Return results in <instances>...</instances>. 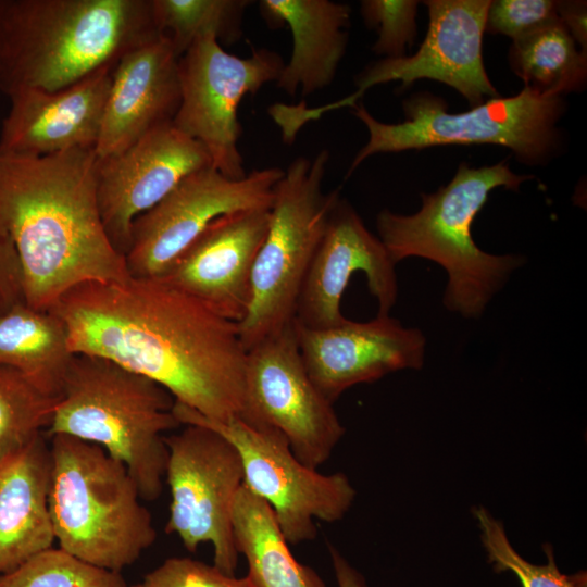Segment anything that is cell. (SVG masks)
Here are the masks:
<instances>
[{"mask_svg": "<svg viewBox=\"0 0 587 587\" xmlns=\"http://www.w3.org/2000/svg\"><path fill=\"white\" fill-rule=\"evenodd\" d=\"M50 311L64 323L74 354L146 376L210 420L243 416L248 351L238 323L161 279L84 283Z\"/></svg>", "mask_w": 587, "mask_h": 587, "instance_id": "obj_1", "label": "cell"}, {"mask_svg": "<svg viewBox=\"0 0 587 587\" xmlns=\"http://www.w3.org/2000/svg\"><path fill=\"white\" fill-rule=\"evenodd\" d=\"M97 159L93 148L37 158L0 153V236L15 248L33 309L50 310L84 283L132 277L100 216Z\"/></svg>", "mask_w": 587, "mask_h": 587, "instance_id": "obj_2", "label": "cell"}, {"mask_svg": "<svg viewBox=\"0 0 587 587\" xmlns=\"http://www.w3.org/2000/svg\"><path fill=\"white\" fill-rule=\"evenodd\" d=\"M160 35L151 0H0L1 92L63 89Z\"/></svg>", "mask_w": 587, "mask_h": 587, "instance_id": "obj_3", "label": "cell"}, {"mask_svg": "<svg viewBox=\"0 0 587 587\" xmlns=\"http://www.w3.org/2000/svg\"><path fill=\"white\" fill-rule=\"evenodd\" d=\"M530 178L513 173L505 161L483 167L461 163L446 186L422 195L416 213L380 211L376 218L378 238L395 263L419 257L440 265L448 275L444 305L466 319H477L525 260L483 251L472 237L473 221L491 190H517Z\"/></svg>", "mask_w": 587, "mask_h": 587, "instance_id": "obj_4", "label": "cell"}, {"mask_svg": "<svg viewBox=\"0 0 587 587\" xmlns=\"http://www.w3.org/2000/svg\"><path fill=\"white\" fill-rule=\"evenodd\" d=\"M162 386L104 358L74 354L46 433L101 447L136 482L141 499L160 497L168 450L164 433L182 424Z\"/></svg>", "mask_w": 587, "mask_h": 587, "instance_id": "obj_5", "label": "cell"}, {"mask_svg": "<svg viewBox=\"0 0 587 587\" xmlns=\"http://www.w3.org/2000/svg\"><path fill=\"white\" fill-rule=\"evenodd\" d=\"M49 447V512L59 548L115 572L132 565L157 530L128 470L72 436H51Z\"/></svg>", "mask_w": 587, "mask_h": 587, "instance_id": "obj_6", "label": "cell"}, {"mask_svg": "<svg viewBox=\"0 0 587 587\" xmlns=\"http://www.w3.org/2000/svg\"><path fill=\"white\" fill-rule=\"evenodd\" d=\"M353 114L367 128L369 140L357 153L348 176L369 157L447 145H499L520 162L548 161L559 146L557 122L564 111L562 96L529 87L515 96L492 98L462 113H449L441 98L423 91L402 103L404 121H377L363 104Z\"/></svg>", "mask_w": 587, "mask_h": 587, "instance_id": "obj_7", "label": "cell"}, {"mask_svg": "<svg viewBox=\"0 0 587 587\" xmlns=\"http://www.w3.org/2000/svg\"><path fill=\"white\" fill-rule=\"evenodd\" d=\"M327 150L295 159L277 183L270 223L251 274V297L238 323L248 351L296 319L300 290L324 234L338 190L323 191Z\"/></svg>", "mask_w": 587, "mask_h": 587, "instance_id": "obj_8", "label": "cell"}, {"mask_svg": "<svg viewBox=\"0 0 587 587\" xmlns=\"http://www.w3.org/2000/svg\"><path fill=\"white\" fill-rule=\"evenodd\" d=\"M173 413L182 425L209 427L235 446L242 462L243 485L270 505L288 544L313 540L315 520L333 523L351 508L355 490L349 478L304 465L278 430L240 417L210 420L178 402Z\"/></svg>", "mask_w": 587, "mask_h": 587, "instance_id": "obj_9", "label": "cell"}, {"mask_svg": "<svg viewBox=\"0 0 587 587\" xmlns=\"http://www.w3.org/2000/svg\"><path fill=\"white\" fill-rule=\"evenodd\" d=\"M165 436L168 450L165 482L170 489L167 534L176 535L186 550L201 544L213 547V565L235 575L238 564L232 513L243 484V467L235 446L202 425H184Z\"/></svg>", "mask_w": 587, "mask_h": 587, "instance_id": "obj_10", "label": "cell"}, {"mask_svg": "<svg viewBox=\"0 0 587 587\" xmlns=\"http://www.w3.org/2000/svg\"><path fill=\"white\" fill-rule=\"evenodd\" d=\"M285 63L268 49L241 58L225 51L213 36L196 40L179 58L180 102L173 124L198 140L212 166L230 179L247 173L238 149V107L248 93L278 79Z\"/></svg>", "mask_w": 587, "mask_h": 587, "instance_id": "obj_11", "label": "cell"}, {"mask_svg": "<svg viewBox=\"0 0 587 587\" xmlns=\"http://www.w3.org/2000/svg\"><path fill=\"white\" fill-rule=\"evenodd\" d=\"M284 170H254L230 179L214 167L185 177L132 223L125 262L133 278H159L217 217L243 210L271 209Z\"/></svg>", "mask_w": 587, "mask_h": 587, "instance_id": "obj_12", "label": "cell"}, {"mask_svg": "<svg viewBox=\"0 0 587 587\" xmlns=\"http://www.w3.org/2000/svg\"><path fill=\"white\" fill-rule=\"evenodd\" d=\"M248 423L272 427L295 457L316 470L345 434L330 402L311 380L300 355L295 321L247 352Z\"/></svg>", "mask_w": 587, "mask_h": 587, "instance_id": "obj_13", "label": "cell"}, {"mask_svg": "<svg viewBox=\"0 0 587 587\" xmlns=\"http://www.w3.org/2000/svg\"><path fill=\"white\" fill-rule=\"evenodd\" d=\"M429 23L426 36L413 55L384 58L357 76V91L341 99L353 107L371 87L400 82L408 87L428 78L446 84L471 108L486 98L500 97L491 84L483 61V35L490 0H428Z\"/></svg>", "mask_w": 587, "mask_h": 587, "instance_id": "obj_14", "label": "cell"}, {"mask_svg": "<svg viewBox=\"0 0 587 587\" xmlns=\"http://www.w3.org/2000/svg\"><path fill=\"white\" fill-rule=\"evenodd\" d=\"M210 166L205 148L173 122L151 129L115 154L98 158V205L115 249L125 255L135 217L163 199L185 177Z\"/></svg>", "mask_w": 587, "mask_h": 587, "instance_id": "obj_15", "label": "cell"}, {"mask_svg": "<svg viewBox=\"0 0 587 587\" xmlns=\"http://www.w3.org/2000/svg\"><path fill=\"white\" fill-rule=\"evenodd\" d=\"M396 263L352 205L340 197L335 202L324 234L304 277L296 321L308 328L344 323L341 297L351 276L363 272L378 303V315H388L398 295Z\"/></svg>", "mask_w": 587, "mask_h": 587, "instance_id": "obj_16", "label": "cell"}, {"mask_svg": "<svg viewBox=\"0 0 587 587\" xmlns=\"http://www.w3.org/2000/svg\"><path fill=\"white\" fill-rule=\"evenodd\" d=\"M298 347L304 367L317 389L334 401L350 387L373 383L389 373L420 370L426 338L388 315L369 322L308 328L295 320Z\"/></svg>", "mask_w": 587, "mask_h": 587, "instance_id": "obj_17", "label": "cell"}, {"mask_svg": "<svg viewBox=\"0 0 587 587\" xmlns=\"http://www.w3.org/2000/svg\"><path fill=\"white\" fill-rule=\"evenodd\" d=\"M268 223L270 209L217 217L159 279L239 323L249 308L252 268Z\"/></svg>", "mask_w": 587, "mask_h": 587, "instance_id": "obj_18", "label": "cell"}, {"mask_svg": "<svg viewBox=\"0 0 587 587\" xmlns=\"http://www.w3.org/2000/svg\"><path fill=\"white\" fill-rule=\"evenodd\" d=\"M113 68H101L59 90L20 88L10 92L0 153L37 158L95 149Z\"/></svg>", "mask_w": 587, "mask_h": 587, "instance_id": "obj_19", "label": "cell"}, {"mask_svg": "<svg viewBox=\"0 0 587 587\" xmlns=\"http://www.w3.org/2000/svg\"><path fill=\"white\" fill-rule=\"evenodd\" d=\"M179 58L162 34L125 53L112 71L95 152L115 154L173 122L180 102Z\"/></svg>", "mask_w": 587, "mask_h": 587, "instance_id": "obj_20", "label": "cell"}, {"mask_svg": "<svg viewBox=\"0 0 587 587\" xmlns=\"http://www.w3.org/2000/svg\"><path fill=\"white\" fill-rule=\"evenodd\" d=\"M50 471L43 435L0 460V577L53 547Z\"/></svg>", "mask_w": 587, "mask_h": 587, "instance_id": "obj_21", "label": "cell"}, {"mask_svg": "<svg viewBox=\"0 0 587 587\" xmlns=\"http://www.w3.org/2000/svg\"><path fill=\"white\" fill-rule=\"evenodd\" d=\"M259 8L267 24H286L292 36L277 87L294 97L330 85L346 51L350 7L329 0H262Z\"/></svg>", "mask_w": 587, "mask_h": 587, "instance_id": "obj_22", "label": "cell"}, {"mask_svg": "<svg viewBox=\"0 0 587 587\" xmlns=\"http://www.w3.org/2000/svg\"><path fill=\"white\" fill-rule=\"evenodd\" d=\"M73 357L67 329L52 311L21 302L0 314V365L18 371L43 394L60 397Z\"/></svg>", "mask_w": 587, "mask_h": 587, "instance_id": "obj_23", "label": "cell"}, {"mask_svg": "<svg viewBox=\"0 0 587 587\" xmlns=\"http://www.w3.org/2000/svg\"><path fill=\"white\" fill-rule=\"evenodd\" d=\"M232 525L253 587H326L312 567L296 560L270 505L243 484L235 497Z\"/></svg>", "mask_w": 587, "mask_h": 587, "instance_id": "obj_24", "label": "cell"}, {"mask_svg": "<svg viewBox=\"0 0 587 587\" xmlns=\"http://www.w3.org/2000/svg\"><path fill=\"white\" fill-rule=\"evenodd\" d=\"M509 60L524 86L544 95L562 96L586 82L587 53L560 20L513 40Z\"/></svg>", "mask_w": 587, "mask_h": 587, "instance_id": "obj_25", "label": "cell"}, {"mask_svg": "<svg viewBox=\"0 0 587 587\" xmlns=\"http://www.w3.org/2000/svg\"><path fill=\"white\" fill-rule=\"evenodd\" d=\"M249 0H151L158 29L170 37L180 58L198 39L213 36L230 45L242 35Z\"/></svg>", "mask_w": 587, "mask_h": 587, "instance_id": "obj_26", "label": "cell"}, {"mask_svg": "<svg viewBox=\"0 0 587 587\" xmlns=\"http://www.w3.org/2000/svg\"><path fill=\"white\" fill-rule=\"evenodd\" d=\"M58 399L40 391L18 371L0 365V460L47 430Z\"/></svg>", "mask_w": 587, "mask_h": 587, "instance_id": "obj_27", "label": "cell"}, {"mask_svg": "<svg viewBox=\"0 0 587 587\" xmlns=\"http://www.w3.org/2000/svg\"><path fill=\"white\" fill-rule=\"evenodd\" d=\"M473 514L480 529V538L487 560L497 573L512 572L522 587H587V574L560 572L551 545L545 544L546 563L534 564L526 561L511 545L502 523L484 507H477Z\"/></svg>", "mask_w": 587, "mask_h": 587, "instance_id": "obj_28", "label": "cell"}, {"mask_svg": "<svg viewBox=\"0 0 587 587\" xmlns=\"http://www.w3.org/2000/svg\"><path fill=\"white\" fill-rule=\"evenodd\" d=\"M0 587H129L121 572L88 563L61 548L46 549L0 577Z\"/></svg>", "mask_w": 587, "mask_h": 587, "instance_id": "obj_29", "label": "cell"}, {"mask_svg": "<svg viewBox=\"0 0 587 587\" xmlns=\"http://www.w3.org/2000/svg\"><path fill=\"white\" fill-rule=\"evenodd\" d=\"M414 0H364L361 15L364 23L376 29L377 40L373 51L385 58H401L411 46L416 34Z\"/></svg>", "mask_w": 587, "mask_h": 587, "instance_id": "obj_30", "label": "cell"}, {"mask_svg": "<svg viewBox=\"0 0 587 587\" xmlns=\"http://www.w3.org/2000/svg\"><path fill=\"white\" fill-rule=\"evenodd\" d=\"M129 587H253L247 576L237 578L204 562L172 557Z\"/></svg>", "mask_w": 587, "mask_h": 587, "instance_id": "obj_31", "label": "cell"}, {"mask_svg": "<svg viewBox=\"0 0 587 587\" xmlns=\"http://www.w3.org/2000/svg\"><path fill=\"white\" fill-rule=\"evenodd\" d=\"M559 20L558 1L495 0L487 11L486 30L513 41Z\"/></svg>", "mask_w": 587, "mask_h": 587, "instance_id": "obj_32", "label": "cell"}, {"mask_svg": "<svg viewBox=\"0 0 587 587\" xmlns=\"http://www.w3.org/2000/svg\"><path fill=\"white\" fill-rule=\"evenodd\" d=\"M25 302L21 263L12 241L0 236V314Z\"/></svg>", "mask_w": 587, "mask_h": 587, "instance_id": "obj_33", "label": "cell"}, {"mask_svg": "<svg viewBox=\"0 0 587 587\" xmlns=\"http://www.w3.org/2000/svg\"><path fill=\"white\" fill-rule=\"evenodd\" d=\"M586 1H558V16L579 49L587 51Z\"/></svg>", "mask_w": 587, "mask_h": 587, "instance_id": "obj_34", "label": "cell"}, {"mask_svg": "<svg viewBox=\"0 0 587 587\" xmlns=\"http://www.w3.org/2000/svg\"><path fill=\"white\" fill-rule=\"evenodd\" d=\"M328 550L338 587H367L363 575L348 562L337 548L329 544Z\"/></svg>", "mask_w": 587, "mask_h": 587, "instance_id": "obj_35", "label": "cell"}, {"mask_svg": "<svg viewBox=\"0 0 587 587\" xmlns=\"http://www.w3.org/2000/svg\"><path fill=\"white\" fill-rule=\"evenodd\" d=\"M0 92H1V51H0Z\"/></svg>", "mask_w": 587, "mask_h": 587, "instance_id": "obj_36", "label": "cell"}]
</instances>
